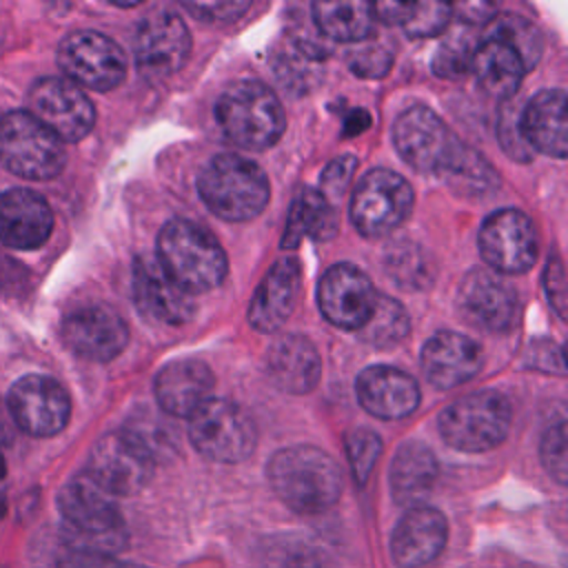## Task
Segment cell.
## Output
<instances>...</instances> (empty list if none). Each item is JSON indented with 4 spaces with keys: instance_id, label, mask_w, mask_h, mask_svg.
Here are the masks:
<instances>
[{
    "instance_id": "48",
    "label": "cell",
    "mask_w": 568,
    "mask_h": 568,
    "mask_svg": "<svg viewBox=\"0 0 568 568\" xmlns=\"http://www.w3.org/2000/svg\"><path fill=\"white\" fill-rule=\"evenodd\" d=\"M58 568H124L120 561H115L106 552H95V550H69Z\"/></svg>"
},
{
    "instance_id": "5",
    "label": "cell",
    "mask_w": 568,
    "mask_h": 568,
    "mask_svg": "<svg viewBox=\"0 0 568 568\" xmlns=\"http://www.w3.org/2000/svg\"><path fill=\"white\" fill-rule=\"evenodd\" d=\"M202 202L222 220L246 222L268 202V180L264 171L240 155L222 153L213 158L197 180Z\"/></svg>"
},
{
    "instance_id": "50",
    "label": "cell",
    "mask_w": 568,
    "mask_h": 568,
    "mask_svg": "<svg viewBox=\"0 0 568 568\" xmlns=\"http://www.w3.org/2000/svg\"><path fill=\"white\" fill-rule=\"evenodd\" d=\"M450 11H457L462 18V24H475L484 22L493 13V4L486 2H464V4H450Z\"/></svg>"
},
{
    "instance_id": "36",
    "label": "cell",
    "mask_w": 568,
    "mask_h": 568,
    "mask_svg": "<svg viewBox=\"0 0 568 568\" xmlns=\"http://www.w3.org/2000/svg\"><path fill=\"white\" fill-rule=\"evenodd\" d=\"M386 273L402 286V288H422L430 282V264L426 253L410 242H399L388 248L384 257Z\"/></svg>"
},
{
    "instance_id": "15",
    "label": "cell",
    "mask_w": 568,
    "mask_h": 568,
    "mask_svg": "<svg viewBox=\"0 0 568 568\" xmlns=\"http://www.w3.org/2000/svg\"><path fill=\"white\" fill-rule=\"evenodd\" d=\"M191 51L184 20L173 11H155L138 27L135 62L144 78L158 82L182 69Z\"/></svg>"
},
{
    "instance_id": "23",
    "label": "cell",
    "mask_w": 568,
    "mask_h": 568,
    "mask_svg": "<svg viewBox=\"0 0 568 568\" xmlns=\"http://www.w3.org/2000/svg\"><path fill=\"white\" fill-rule=\"evenodd\" d=\"M422 368L433 386L455 388L479 373L481 351L470 337L455 331H444L424 344Z\"/></svg>"
},
{
    "instance_id": "1",
    "label": "cell",
    "mask_w": 568,
    "mask_h": 568,
    "mask_svg": "<svg viewBox=\"0 0 568 568\" xmlns=\"http://www.w3.org/2000/svg\"><path fill=\"white\" fill-rule=\"evenodd\" d=\"M271 488L295 513L317 515L342 493V475L331 455L315 446L277 450L266 468Z\"/></svg>"
},
{
    "instance_id": "12",
    "label": "cell",
    "mask_w": 568,
    "mask_h": 568,
    "mask_svg": "<svg viewBox=\"0 0 568 568\" xmlns=\"http://www.w3.org/2000/svg\"><path fill=\"white\" fill-rule=\"evenodd\" d=\"M58 64L69 82L95 91H109L126 75L122 49L98 31L69 33L58 49Z\"/></svg>"
},
{
    "instance_id": "7",
    "label": "cell",
    "mask_w": 568,
    "mask_h": 568,
    "mask_svg": "<svg viewBox=\"0 0 568 568\" xmlns=\"http://www.w3.org/2000/svg\"><path fill=\"white\" fill-rule=\"evenodd\" d=\"M0 162L29 180H51L64 166L62 142L27 111L0 118Z\"/></svg>"
},
{
    "instance_id": "8",
    "label": "cell",
    "mask_w": 568,
    "mask_h": 568,
    "mask_svg": "<svg viewBox=\"0 0 568 568\" xmlns=\"http://www.w3.org/2000/svg\"><path fill=\"white\" fill-rule=\"evenodd\" d=\"M189 419L191 444L213 462H242L257 444L253 419L229 399H209Z\"/></svg>"
},
{
    "instance_id": "16",
    "label": "cell",
    "mask_w": 568,
    "mask_h": 568,
    "mask_svg": "<svg viewBox=\"0 0 568 568\" xmlns=\"http://www.w3.org/2000/svg\"><path fill=\"white\" fill-rule=\"evenodd\" d=\"M9 410L24 433L33 437H51L67 426L71 402L55 379L24 375L9 390Z\"/></svg>"
},
{
    "instance_id": "6",
    "label": "cell",
    "mask_w": 568,
    "mask_h": 568,
    "mask_svg": "<svg viewBox=\"0 0 568 568\" xmlns=\"http://www.w3.org/2000/svg\"><path fill=\"white\" fill-rule=\"evenodd\" d=\"M510 428V404L497 390H477L455 399L439 415L444 442L464 453H484L501 444Z\"/></svg>"
},
{
    "instance_id": "14",
    "label": "cell",
    "mask_w": 568,
    "mask_h": 568,
    "mask_svg": "<svg viewBox=\"0 0 568 568\" xmlns=\"http://www.w3.org/2000/svg\"><path fill=\"white\" fill-rule=\"evenodd\" d=\"M479 253L495 273H524L537 260V231L526 213L501 209L488 215L477 235Z\"/></svg>"
},
{
    "instance_id": "21",
    "label": "cell",
    "mask_w": 568,
    "mask_h": 568,
    "mask_svg": "<svg viewBox=\"0 0 568 568\" xmlns=\"http://www.w3.org/2000/svg\"><path fill=\"white\" fill-rule=\"evenodd\" d=\"M446 535V519L439 510L413 506L393 530L390 555L399 568H422L444 550Z\"/></svg>"
},
{
    "instance_id": "47",
    "label": "cell",
    "mask_w": 568,
    "mask_h": 568,
    "mask_svg": "<svg viewBox=\"0 0 568 568\" xmlns=\"http://www.w3.org/2000/svg\"><path fill=\"white\" fill-rule=\"evenodd\" d=\"M546 295L555 308V313L564 320L566 317V277H564V266L559 260H550L546 275Z\"/></svg>"
},
{
    "instance_id": "39",
    "label": "cell",
    "mask_w": 568,
    "mask_h": 568,
    "mask_svg": "<svg viewBox=\"0 0 568 568\" xmlns=\"http://www.w3.org/2000/svg\"><path fill=\"white\" fill-rule=\"evenodd\" d=\"M124 430L151 455V459L155 464L160 459H169L178 448V439H175L171 426L166 422H162L160 417L140 413V417L129 422L124 426Z\"/></svg>"
},
{
    "instance_id": "31",
    "label": "cell",
    "mask_w": 568,
    "mask_h": 568,
    "mask_svg": "<svg viewBox=\"0 0 568 568\" xmlns=\"http://www.w3.org/2000/svg\"><path fill=\"white\" fill-rule=\"evenodd\" d=\"M337 231V215L333 202H328L320 191L304 189L291 204V213L284 226L282 246L295 248L302 237L328 240Z\"/></svg>"
},
{
    "instance_id": "40",
    "label": "cell",
    "mask_w": 568,
    "mask_h": 568,
    "mask_svg": "<svg viewBox=\"0 0 568 568\" xmlns=\"http://www.w3.org/2000/svg\"><path fill=\"white\" fill-rule=\"evenodd\" d=\"M346 455L357 484H366L382 455V439L368 428H355L346 437Z\"/></svg>"
},
{
    "instance_id": "51",
    "label": "cell",
    "mask_w": 568,
    "mask_h": 568,
    "mask_svg": "<svg viewBox=\"0 0 568 568\" xmlns=\"http://www.w3.org/2000/svg\"><path fill=\"white\" fill-rule=\"evenodd\" d=\"M7 475V464H4V459H2V455H0V479Z\"/></svg>"
},
{
    "instance_id": "3",
    "label": "cell",
    "mask_w": 568,
    "mask_h": 568,
    "mask_svg": "<svg viewBox=\"0 0 568 568\" xmlns=\"http://www.w3.org/2000/svg\"><path fill=\"white\" fill-rule=\"evenodd\" d=\"M58 508L73 550L111 555L124 546L126 530L113 495L98 486L87 473L64 484L58 495Z\"/></svg>"
},
{
    "instance_id": "32",
    "label": "cell",
    "mask_w": 568,
    "mask_h": 568,
    "mask_svg": "<svg viewBox=\"0 0 568 568\" xmlns=\"http://www.w3.org/2000/svg\"><path fill=\"white\" fill-rule=\"evenodd\" d=\"M315 27L335 42H362L373 31V4L362 0H335L313 4Z\"/></svg>"
},
{
    "instance_id": "45",
    "label": "cell",
    "mask_w": 568,
    "mask_h": 568,
    "mask_svg": "<svg viewBox=\"0 0 568 568\" xmlns=\"http://www.w3.org/2000/svg\"><path fill=\"white\" fill-rule=\"evenodd\" d=\"M355 166H357V162H355V158L353 155H339V158H335L326 169H324V173H322V195L331 202V200H335V197H339L344 191H346V186H348V182H351V178H353V173H355Z\"/></svg>"
},
{
    "instance_id": "41",
    "label": "cell",
    "mask_w": 568,
    "mask_h": 568,
    "mask_svg": "<svg viewBox=\"0 0 568 568\" xmlns=\"http://www.w3.org/2000/svg\"><path fill=\"white\" fill-rule=\"evenodd\" d=\"M268 559L273 568H335L328 555L304 541L284 544Z\"/></svg>"
},
{
    "instance_id": "49",
    "label": "cell",
    "mask_w": 568,
    "mask_h": 568,
    "mask_svg": "<svg viewBox=\"0 0 568 568\" xmlns=\"http://www.w3.org/2000/svg\"><path fill=\"white\" fill-rule=\"evenodd\" d=\"M528 364L541 371H555L557 375L566 373V364H564V355L559 351V346H555L552 342H539L535 346H530L528 351Z\"/></svg>"
},
{
    "instance_id": "26",
    "label": "cell",
    "mask_w": 568,
    "mask_h": 568,
    "mask_svg": "<svg viewBox=\"0 0 568 568\" xmlns=\"http://www.w3.org/2000/svg\"><path fill=\"white\" fill-rule=\"evenodd\" d=\"M300 297V264L293 257L280 260L264 275L248 306V324L260 333H275L293 313Z\"/></svg>"
},
{
    "instance_id": "30",
    "label": "cell",
    "mask_w": 568,
    "mask_h": 568,
    "mask_svg": "<svg viewBox=\"0 0 568 568\" xmlns=\"http://www.w3.org/2000/svg\"><path fill=\"white\" fill-rule=\"evenodd\" d=\"M439 466L430 448L419 442H406L397 448L390 462V493L397 504L413 506L435 486Z\"/></svg>"
},
{
    "instance_id": "17",
    "label": "cell",
    "mask_w": 568,
    "mask_h": 568,
    "mask_svg": "<svg viewBox=\"0 0 568 568\" xmlns=\"http://www.w3.org/2000/svg\"><path fill=\"white\" fill-rule=\"evenodd\" d=\"M457 308L477 328L508 331L517 317V293L495 271L479 266L459 282Z\"/></svg>"
},
{
    "instance_id": "33",
    "label": "cell",
    "mask_w": 568,
    "mask_h": 568,
    "mask_svg": "<svg viewBox=\"0 0 568 568\" xmlns=\"http://www.w3.org/2000/svg\"><path fill=\"white\" fill-rule=\"evenodd\" d=\"M373 13L386 22L399 24L413 38L437 36L446 29L453 18L450 4L446 2H377Z\"/></svg>"
},
{
    "instance_id": "53",
    "label": "cell",
    "mask_w": 568,
    "mask_h": 568,
    "mask_svg": "<svg viewBox=\"0 0 568 568\" xmlns=\"http://www.w3.org/2000/svg\"><path fill=\"white\" fill-rule=\"evenodd\" d=\"M0 568H4V566H0Z\"/></svg>"
},
{
    "instance_id": "52",
    "label": "cell",
    "mask_w": 568,
    "mask_h": 568,
    "mask_svg": "<svg viewBox=\"0 0 568 568\" xmlns=\"http://www.w3.org/2000/svg\"><path fill=\"white\" fill-rule=\"evenodd\" d=\"M124 568H144V566H133V564H131V566H124Z\"/></svg>"
},
{
    "instance_id": "19",
    "label": "cell",
    "mask_w": 568,
    "mask_h": 568,
    "mask_svg": "<svg viewBox=\"0 0 568 568\" xmlns=\"http://www.w3.org/2000/svg\"><path fill=\"white\" fill-rule=\"evenodd\" d=\"M64 344L80 357L106 362L126 346L129 328L124 320L104 304H84L62 322Z\"/></svg>"
},
{
    "instance_id": "22",
    "label": "cell",
    "mask_w": 568,
    "mask_h": 568,
    "mask_svg": "<svg viewBox=\"0 0 568 568\" xmlns=\"http://www.w3.org/2000/svg\"><path fill=\"white\" fill-rule=\"evenodd\" d=\"M355 388L359 404L379 419L408 417L419 404L417 382L408 373L386 364L362 371Z\"/></svg>"
},
{
    "instance_id": "28",
    "label": "cell",
    "mask_w": 568,
    "mask_h": 568,
    "mask_svg": "<svg viewBox=\"0 0 568 568\" xmlns=\"http://www.w3.org/2000/svg\"><path fill=\"white\" fill-rule=\"evenodd\" d=\"M271 379L286 393H311L320 379V355L302 335H284L275 339L266 355Z\"/></svg>"
},
{
    "instance_id": "34",
    "label": "cell",
    "mask_w": 568,
    "mask_h": 568,
    "mask_svg": "<svg viewBox=\"0 0 568 568\" xmlns=\"http://www.w3.org/2000/svg\"><path fill=\"white\" fill-rule=\"evenodd\" d=\"M408 328L410 322L404 306L397 300L377 293L373 311L368 320L362 324L359 335L366 344L375 348H390L406 337Z\"/></svg>"
},
{
    "instance_id": "11",
    "label": "cell",
    "mask_w": 568,
    "mask_h": 568,
    "mask_svg": "<svg viewBox=\"0 0 568 568\" xmlns=\"http://www.w3.org/2000/svg\"><path fill=\"white\" fill-rule=\"evenodd\" d=\"M29 111L60 142L82 140L95 122V111L84 91L67 78H40L27 95Z\"/></svg>"
},
{
    "instance_id": "9",
    "label": "cell",
    "mask_w": 568,
    "mask_h": 568,
    "mask_svg": "<svg viewBox=\"0 0 568 568\" xmlns=\"http://www.w3.org/2000/svg\"><path fill=\"white\" fill-rule=\"evenodd\" d=\"M393 142L397 153L419 173L446 175L462 151V142L426 106L406 109L393 124Z\"/></svg>"
},
{
    "instance_id": "24",
    "label": "cell",
    "mask_w": 568,
    "mask_h": 568,
    "mask_svg": "<svg viewBox=\"0 0 568 568\" xmlns=\"http://www.w3.org/2000/svg\"><path fill=\"white\" fill-rule=\"evenodd\" d=\"M213 373L195 357L173 359L155 377V399L173 417H191L211 399Z\"/></svg>"
},
{
    "instance_id": "43",
    "label": "cell",
    "mask_w": 568,
    "mask_h": 568,
    "mask_svg": "<svg viewBox=\"0 0 568 568\" xmlns=\"http://www.w3.org/2000/svg\"><path fill=\"white\" fill-rule=\"evenodd\" d=\"M393 55L379 44H364L348 53V67L359 78H382L390 69Z\"/></svg>"
},
{
    "instance_id": "18",
    "label": "cell",
    "mask_w": 568,
    "mask_h": 568,
    "mask_svg": "<svg viewBox=\"0 0 568 568\" xmlns=\"http://www.w3.org/2000/svg\"><path fill=\"white\" fill-rule=\"evenodd\" d=\"M377 291L371 280L351 264L331 266L317 286V304L322 315L339 328L359 331L368 320Z\"/></svg>"
},
{
    "instance_id": "20",
    "label": "cell",
    "mask_w": 568,
    "mask_h": 568,
    "mask_svg": "<svg viewBox=\"0 0 568 568\" xmlns=\"http://www.w3.org/2000/svg\"><path fill=\"white\" fill-rule=\"evenodd\" d=\"M53 229L47 200L29 189H11L0 195V242L9 248H38Z\"/></svg>"
},
{
    "instance_id": "2",
    "label": "cell",
    "mask_w": 568,
    "mask_h": 568,
    "mask_svg": "<svg viewBox=\"0 0 568 568\" xmlns=\"http://www.w3.org/2000/svg\"><path fill=\"white\" fill-rule=\"evenodd\" d=\"M158 264L184 291L204 293L226 275V255L220 242L191 220H169L158 233Z\"/></svg>"
},
{
    "instance_id": "25",
    "label": "cell",
    "mask_w": 568,
    "mask_h": 568,
    "mask_svg": "<svg viewBox=\"0 0 568 568\" xmlns=\"http://www.w3.org/2000/svg\"><path fill=\"white\" fill-rule=\"evenodd\" d=\"M133 297L138 308L166 324H184L193 315L191 295L184 293L151 257H138L133 266Z\"/></svg>"
},
{
    "instance_id": "42",
    "label": "cell",
    "mask_w": 568,
    "mask_h": 568,
    "mask_svg": "<svg viewBox=\"0 0 568 568\" xmlns=\"http://www.w3.org/2000/svg\"><path fill=\"white\" fill-rule=\"evenodd\" d=\"M541 462L546 470L559 481L566 484L568 477V455H566V424H552L541 439Z\"/></svg>"
},
{
    "instance_id": "37",
    "label": "cell",
    "mask_w": 568,
    "mask_h": 568,
    "mask_svg": "<svg viewBox=\"0 0 568 568\" xmlns=\"http://www.w3.org/2000/svg\"><path fill=\"white\" fill-rule=\"evenodd\" d=\"M486 36H495V38L508 42L519 53L526 69L535 67L539 55H541V36H539V31L535 29V24L526 22L519 16L493 18L490 24H488Z\"/></svg>"
},
{
    "instance_id": "35",
    "label": "cell",
    "mask_w": 568,
    "mask_h": 568,
    "mask_svg": "<svg viewBox=\"0 0 568 568\" xmlns=\"http://www.w3.org/2000/svg\"><path fill=\"white\" fill-rule=\"evenodd\" d=\"M446 178L459 193H470V195H484L499 184V175L493 171V166L466 144L462 146Z\"/></svg>"
},
{
    "instance_id": "29",
    "label": "cell",
    "mask_w": 568,
    "mask_h": 568,
    "mask_svg": "<svg viewBox=\"0 0 568 568\" xmlns=\"http://www.w3.org/2000/svg\"><path fill=\"white\" fill-rule=\"evenodd\" d=\"M470 69L475 71L481 89L495 98H510L528 71L519 53L495 36H484L475 47Z\"/></svg>"
},
{
    "instance_id": "13",
    "label": "cell",
    "mask_w": 568,
    "mask_h": 568,
    "mask_svg": "<svg viewBox=\"0 0 568 568\" xmlns=\"http://www.w3.org/2000/svg\"><path fill=\"white\" fill-rule=\"evenodd\" d=\"M153 468L151 455L122 428L95 442L87 475L109 495H133L151 481Z\"/></svg>"
},
{
    "instance_id": "4",
    "label": "cell",
    "mask_w": 568,
    "mask_h": 568,
    "mask_svg": "<svg viewBox=\"0 0 568 568\" xmlns=\"http://www.w3.org/2000/svg\"><path fill=\"white\" fill-rule=\"evenodd\" d=\"M215 118L231 142L253 151L275 144L286 122L277 95L257 80H240L224 89Z\"/></svg>"
},
{
    "instance_id": "44",
    "label": "cell",
    "mask_w": 568,
    "mask_h": 568,
    "mask_svg": "<svg viewBox=\"0 0 568 568\" xmlns=\"http://www.w3.org/2000/svg\"><path fill=\"white\" fill-rule=\"evenodd\" d=\"M519 109L513 106V104H506L499 113V120H497V133H499V140H501V146L504 151L510 155V158H517V160H528L530 158V146L524 142L521 138V129H519Z\"/></svg>"
},
{
    "instance_id": "46",
    "label": "cell",
    "mask_w": 568,
    "mask_h": 568,
    "mask_svg": "<svg viewBox=\"0 0 568 568\" xmlns=\"http://www.w3.org/2000/svg\"><path fill=\"white\" fill-rule=\"evenodd\" d=\"M186 11L197 16L200 20L209 22H231L240 18L244 11H248V2H182Z\"/></svg>"
},
{
    "instance_id": "27",
    "label": "cell",
    "mask_w": 568,
    "mask_h": 568,
    "mask_svg": "<svg viewBox=\"0 0 568 568\" xmlns=\"http://www.w3.org/2000/svg\"><path fill=\"white\" fill-rule=\"evenodd\" d=\"M519 129L530 151L564 160L568 155L566 93L561 89L539 91L519 113Z\"/></svg>"
},
{
    "instance_id": "38",
    "label": "cell",
    "mask_w": 568,
    "mask_h": 568,
    "mask_svg": "<svg viewBox=\"0 0 568 568\" xmlns=\"http://www.w3.org/2000/svg\"><path fill=\"white\" fill-rule=\"evenodd\" d=\"M473 53H475V44H473V38L468 36V31L466 29H455L437 47V51L433 55V71L439 78L457 80V78H462L470 71Z\"/></svg>"
},
{
    "instance_id": "10",
    "label": "cell",
    "mask_w": 568,
    "mask_h": 568,
    "mask_svg": "<svg viewBox=\"0 0 568 568\" xmlns=\"http://www.w3.org/2000/svg\"><path fill=\"white\" fill-rule=\"evenodd\" d=\"M413 209L410 184L388 169L366 173L351 200V220L366 237H382L397 229Z\"/></svg>"
}]
</instances>
